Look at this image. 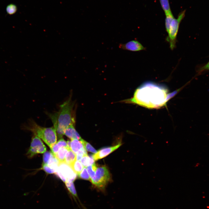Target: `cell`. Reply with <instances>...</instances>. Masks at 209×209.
I'll return each mask as SVG.
<instances>
[{
  "label": "cell",
  "instance_id": "8",
  "mask_svg": "<svg viewBox=\"0 0 209 209\" xmlns=\"http://www.w3.org/2000/svg\"><path fill=\"white\" fill-rule=\"evenodd\" d=\"M121 145V144H119L114 146L101 149L93 154L92 156V157L94 161H97L101 159L106 157L113 152Z\"/></svg>",
  "mask_w": 209,
  "mask_h": 209
},
{
  "label": "cell",
  "instance_id": "24",
  "mask_svg": "<svg viewBox=\"0 0 209 209\" xmlns=\"http://www.w3.org/2000/svg\"><path fill=\"white\" fill-rule=\"evenodd\" d=\"M87 153L86 150L84 148L79 150L76 154V160L80 161L82 158L85 154H87Z\"/></svg>",
  "mask_w": 209,
  "mask_h": 209
},
{
  "label": "cell",
  "instance_id": "18",
  "mask_svg": "<svg viewBox=\"0 0 209 209\" xmlns=\"http://www.w3.org/2000/svg\"><path fill=\"white\" fill-rule=\"evenodd\" d=\"M165 25L166 30L168 33L169 31L171 23L174 18L172 12L168 13L165 14Z\"/></svg>",
  "mask_w": 209,
  "mask_h": 209
},
{
  "label": "cell",
  "instance_id": "15",
  "mask_svg": "<svg viewBox=\"0 0 209 209\" xmlns=\"http://www.w3.org/2000/svg\"><path fill=\"white\" fill-rule=\"evenodd\" d=\"M80 161L85 167H87L94 163V160L92 157L88 156L87 154L85 155L82 158Z\"/></svg>",
  "mask_w": 209,
  "mask_h": 209
},
{
  "label": "cell",
  "instance_id": "22",
  "mask_svg": "<svg viewBox=\"0 0 209 209\" xmlns=\"http://www.w3.org/2000/svg\"><path fill=\"white\" fill-rule=\"evenodd\" d=\"M6 10L8 14L12 15L16 12L17 10V7L15 5L11 3L7 6Z\"/></svg>",
  "mask_w": 209,
  "mask_h": 209
},
{
  "label": "cell",
  "instance_id": "21",
  "mask_svg": "<svg viewBox=\"0 0 209 209\" xmlns=\"http://www.w3.org/2000/svg\"><path fill=\"white\" fill-rule=\"evenodd\" d=\"M97 167V165L95 163L86 167L90 177L91 181L95 176Z\"/></svg>",
  "mask_w": 209,
  "mask_h": 209
},
{
  "label": "cell",
  "instance_id": "13",
  "mask_svg": "<svg viewBox=\"0 0 209 209\" xmlns=\"http://www.w3.org/2000/svg\"><path fill=\"white\" fill-rule=\"evenodd\" d=\"M76 160V154L71 149H69L66 154L64 162L71 165Z\"/></svg>",
  "mask_w": 209,
  "mask_h": 209
},
{
  "label": "cell",
  "instance_id": "10",
  "mask_svg": "<svg viewBox=\"0 0 209 209\" xmlns=\"http://www.w3.org/2000/svg\"><path fill=\"white\" fill-rule=\"evenodd\" d=\"M74 125L73 124L69 126L66 129L64 134L71 140L74 139L80 140L82 138L75 129Z\"/></svg>",
  "mask_w": 209,
  "mask_h": 209
},
{
  "label": "cell",
  "instance_id": "12",
  "mask_svg": "<svg viewBox=\"0 0 209 209\" xmlns=\"http://www.w3.org/2000/svg\"><path fill=\"white\" fill-rule=\"evenodd\" d=\"M83 148V145L80 140L76 139L71 140L70 148L75 154Z\"/></svg>",
  "mask_w": 209,
  "mask_h": 209
},
{
  "label": "cell",
  "instance_id": "26",
  "mask_svg": "<svg viewBox=\"0 0 209 209\" xmlns=\"http://www.w3.org/2000/svg\"><path fill=\"white\" fill-rule=\"evenodd\" d=\"M42 169L48 174H53L55 173L56 172L55 169L52 168L47 165L44 164L42 165Z\"/></svg>",
  "mask_w": 209,
  "mask_h": 209
},
{
  "label": "cell",
  "instance_id": "5",
  "mask_svg": "<svg viewBox=\"0 0 209 209\" xmlns=\"http://www.w3.org/2000/svg\"><path fill=\"white\" fill-rule=\"evenodd\" d=\"M185 10L181 12L177 18H174L170 25L166 40L169 42L170 48L172 50H173L176 46V37L179 25L185 16Z\"/></svg>",
  "mask_w": 209,
  "mask_h": 209
},
{
  "label": "cell",
  "instance_id": "2",
  "mask_svg": "<svg viewBox=\"0 0 209 209\" xmlns=\"http://www.w3.org/2000/svg\"><path fill=\"white\" fill-rule=\"evenodd\" d=\"M74 104L70 97L60 105L58 111L47 113L59 138L64 135L66 129L69 126L75 123L73 109Z\"/></svg>",
  "mask_w": 209,
  "mask_h": 209
},
{
  "label": "cell",
  "instance_id": "3",
  "mask_svg": "<svg viewBox=\"0 0 209 209\" xmlns=\"http://www.w3.org/2000/svg\"><path fill=\"white\" fill-rule=\"evenodd\" d=\"M24 126V128L31 131L35 135L42 140L51 149L57 142V134L53 127H41L32 119H30Z\"/></svg>",
  "mask_w": 209,
  "mask_h": 209
},
{
  "label": "cell",
  "instance_id": "16",
  "mask_svg": "<svg viewBox=\"0 0 209 209\" xmlns=\"http://www.w3.org/2000/svg\"><path fill=\"white\" fill-rule=\"evenodd\" d=\"M70 166L74 171L78 175L81 172L84 168L82 163L77 160H76Z\"/></svg>",
  "mask_w": 209,
  "mask_h": 209
},
{
  "label": "cell",
  "instance_id": "7",
  "mask_svg": "<svg viewBox=\"0 0 209 209\" xmlns=\"http://www.w3.org/2000/svg\"><path fill=\"white\" fill-rule=\"evenodd\" d=\"M119 48L122 49L132 51H139L146 49V48L136 40H132L125 44H120Z\"/></svg>",
  "mask_w": 209,
  "mask_h": 209
},
{
  "label": "cell",
  "instance_id": "23",
  "mask_svg": "<svg viewBox=\"0 0 209 209\" xmlns=\"http://www.w3.org/2000/svg\"><path fill=\"white\" fill-rule=\"evenodd\" d=\"M87 169L86 167L83 168L81 172L78 175L79 177L81 179L91 181V179Z\"/></svg>",
  "mask_w": 209,
  "mask_h": 209
},
{
  "label": "cell",
  "instance_id": "4",
  "mask_svg": "<svg viewBox=\"0 0 209 209\" xmlns=\"http://www.w3.org/2000/svg\"><path fill=\"white\" fill-rule=\"evenodd\" d=\"M110 179L108 169L106 166H102L97 167L95 175L91 181L96 188L103 192Z\"/></svg>",
  "mask_w": 209,
  "mask_h": 209
},
{
  "label": "cell",
  "instance_id": "17",
  "mask_svg": "<svg viewBox=\"0 0 209 209\" xmlns=\"http://www.w3.org/2000/svg\"><path fill=\"white\" fill-rule=\"evenodd\" d=\"M65 183L68 190L73 197L74 198H77L78 199L73 182L67 181Z\"/></svg>",
  "mask_w": 209,
  "mask_h": 209
},
{
  "label": "cell",
  "instance_id": "19",
  "mask_svg": "<svg viewBox=\"0 0 209 209\" xmlns=\"http://www.w3.org/2000/svg\"><path fill=\"white\" fill-rule=\"evenodd\" d=\"M159 1L165 14L172 12L169 0H159Z\"/></svg>",
  "mask_w": 209,
  "mask_h": 209
},
{
  "label": "cell",
  "instance_id": "9",
  "mask_svg": "<svg viewBox=\"0 0 209 209\" xmlns=\"http://www.w3.org/2000/svg\"><path fill=\"white\" fill-rule=\"evenodd\" d=\"M30 147L37 150L38 153H43L46 151V147L41 140L35 135L32 137Z\"/></svg>",
  "mask_w": 209,
  "mask_h": 209
},
{
  "label": "cell",
  "instance_id": "20",
  "mask_svg": "<svg viewBox=\"0 0 209 209\" xmlns=\"http://www.w3.org/2000/svg\"><path fill=\"white\" fill-rule=\"evenodd\" d=\"M83 145L84 149L88 152L94 153H96L97 151L88 143L81 138L79 140Z\"/></svg>",
  "mask_w": 209,
  "mask_h": 209
},
{
  "label": "cell",
  "instance_id": "11",
  "mask_svg": "<svg viewBox=\"0 0 209 209\" xmlns=\"http://www.w3.org/2000/svg\"><path fill=\"white\" fill-rule=\"evenodd\" d=\"M64 147H69L67 142L63 139L62 138L56 142L53 146L51 149L52 152L55 156L59 150L61 148Z\"/></svg>",
  "mask_w": 209,
  "mask_h": 209
},
{
  "label": "cell",
  "instance_id": "14",
  "mask_svg": "<svg viewBox=\"0 0 209 209\" xmlns=\"http://www.w3.org/2000/svg\"><path fill=\"white\" fill-rule=\"evenodd\" d=\"M71 149L69 147H62L58 151L55 156L60 162H64L65 157L68 150Z\"/></svg>",
  "mask_w": 209,
  "mask_h": 209
},
{
  "label": "cell",
  "instance_id": "27",
  "mask_svg": "<svg viewBox=\"0 0 209 209\" xmlns=\"http://www.w3.org/2000/svg\"><path fill=\"white\" fill-rule=\"evenodd\" d=\"M209 70V62L201 68L198 71V74L205 70Z\"/></svg>",
  "mask_w": 209,
  "mask_h": 209
},
{
  "label": "cell",
  "instance_id": "25",
  "mask_svg": "<svg viewBox=\"0 0 209 209\" xmlns=\"http://www.w3.org/2000/svg\"><path fill=\"white\" fill-rule=\"evenodd\" d=\"M53 155L52 152H45L43 156V164H46L51 157Z\"/></svg>",
  "mask_w": 209,
  "mask_h": 209
},
{
  "label": "cell",
  "instance_id": "1",
  "mask_svg": "<svg viewBox=\"0 0 209 209\" xmlns=\"http://www.w3.org/2000/svg\"><path fill=\"white\" fill-rule=\"evenodd\" d=\"M176 93H169L167 89L163 85L147 82L136 89L132 98L123 102L149 109L158 108L165 106Z\"/></svg>",
  "mask_w": 209,
  "mask_h": 209
},
{
  "label": "cell",
  "instance_id": "6",
  "mask_svg": "<svg viewBox=\"0 0 209 209\" xmlns=\"http://www.w3.org/2000/svg\"><path fill=\"white\" fill-rule=\"evenodd\" d=\"M57 171L66 179V181L73 182L76 178L77 174L71 166L65 162L60 163Z\"/></svg>",
  "mask_w": 209,
  "mask_h": 209
}]
</instances>
